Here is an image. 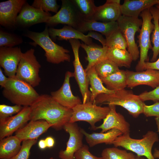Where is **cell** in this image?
<instances>
[{"label": "cell", "mask_w": 159, "mask_h": 159, "mask_svg": "<svg viewBox=\"0 0 159 159\" xmlns=\"http://www.w3.org/2000/svg\"><path fill=\"white\" fill-rule=\"evenodd\" d=\"M30 107V120H44L58 130L69 122L73 112L72 109L61 105L47 94L39 95Z\"/></svg>", "instance_id": "6da1fadb"}, {"label": "cell", "mask_w": 159, "mask_h": 159, "mask_svg": "<svg viewBox=\"0 0 159 159\" xmlns=\"http://www.w3.org/2000/svg\"><path fill=\"white\" fill-rule=\"evenodd\" d=\"M93 103L121 106L126 109L134 118L138 117L143 113L144 107L145 105L139 95H136L131 91L125 89L115 91L111 94H100L96 97Z\"/></svg>", "instance_id": "7a4b0ae2"}, {"label": "cell", "mask_w": 159, "mask_h": 159, "mask_svg": "<svg viewBox=\"0 0 159 159\" xmlns=\"http://www.w3.org/2000/svg\"><path fill=\"white\" fill-rule=\"evenodd\" d=\"M48 29L47 25L42 32L28 31L25 35L33 41L31 43L32 45H39L44 50L48 62L58 64L65 61L70 62L69 50L54 43L49 36Z\"/></svg>", "instance_id": "3957f363"}, {"label": "cell", "mask_w": 159, "mask_h": 159, "mask_svg": "<svg viewBox=\"0 0 159 159\" xmlns=\"http://www.w3.org/2000/svg\"><path fill=\"white\" fill-rule=\"evenodd\" d=\"M2 95L12 103L23 107L30 106L40 95L34 87L16 75L9 77Z\"/></svg>", "instance_id": "277c9868"}, {"label": "cell", "mask_w": 159, "mask_h": 159, "mask_svg": "<svg viewBox=\"0 0 159 159\" xmlns=\"http://www.w3.org/2000/svg\"><path fill=\"white\" fill-rule=\"evenodd\" d=\"M158 134L149 131L141 139L131 138L130 133L124 134L118 137L111 143L115 147H121L131 151L137 155L144 156L147 159H155L152 153L154 144L159 141Z\"/></svg>", "instance_id": "5b68a950"}, {"label": "cell", "mask_w": 159, "mask_h": 159, "mask_svg": "<svg viewBox=\"0 0 159 159\" xmlns=\"http://www.w3.org/2000/svg\"><path fill=\"white\" fill-rule=\"evenodd\" d=\"M72 110V115L69 122L85 121L90 125L91 130H95V123L105 118L110 108L109 106L102 107L89 101L78 105Z\"/></svg>", "instance_id": "8992f818"}, {"label": "cell", "mask_w": 159, "mask_h": 159, "mask_svg": "<svg viewBox=\"0 0 159 159\" xmlns=\"http://www.w3.org/2000/svg\"><path fill=\"white\" fill-rule=\"evenodd\" d=\"M34 49H31L22 53L16 76L33 87L38 86L41 79L39 76L41 65L34 54Z\"/></svg>", "instance_id": "52a82bcc"}, {"label": "cell", "mask_w": 159, "mask_h": 159, "mask_svg": "<svg viewBox=\"0 0 159 159\" xmlns=\"http://www.w3.org/2000/svg\"><path fill=\"white\" fill-rule=\"evenodd\" d=\"M149 9L143 11L140 14L143 21L140 34L138 36L139 47L140 48V60L136 67L137 72L144 70L145 62H148V52L152 49L150 40V34L154 28V24L152 22V15Z\"/></svg>", "instance_id": "ba28073f"}, {"label": "cell", "mask_w": 159, "mask_h": 159, "mask_svg": "<svg viewBox=\"0 0 159 159\" xmlns=\"http://www.w3.org/2000/svg\"><path fill=\"white\" fill-rule=\"evenodd\" d=\"M119 28L125 37L127 45V51L131 55L133 61L139 57L140 52L135 40V35L140 32L142 20L138 18L122 15L117 21Z\"/></svg>", "instance_id": "9c48e42d"}, {"label": "cell", "mask_w": 159, "mask_h": 159, "mask_svg": "<svg viewBox=\"0 0 159 159\" xmlns=\"http://www.w3.org/2000/svg\"><path fill=\"white\" fill-rule=\"evenodd\" d=\"M62 2L60 9L46 23L50 26L62 24L77 29L82 20L76 6L72 0H62Z\"/></svg>", "instance_id": "30bf717a"}, {"label": "cell", "mask_w": 159, "mask_h": 159, "mask_svg": "<svg viewBox=\"0 0 159 159\" xmlns=\"http://www.w3.org/2000/svg\"><path fill=\"white\" fill-rule=\"evenodd\" d=\"M73 52L74 59L73 64L74 69V77L78 85L82 96V103L90 101L91 92L89 90V80L87 73L80 61L79 56V49L81 44L78 39L69 40Z\"/></svg>", "instance_id": "8fae6325"}, {"label": "cell", "mask_w": 159, "mask_h": 159, "mask_svg": "<svg viewBox=\"0 0 159 159\" xmlns=\"http://www.w3.org/2000/svg\"><path fill=\"white\" fill-rule=\"evenodd\" d=\"M63 129L69 134V138L66 149L59 152V157L61 159H75V153L83 145L82 140L84 135L76 122L67 123Z\"/></svg>", "instance_id": "7c38bea8"}, {"label": "cell", "mask_w": 159, "mask_h": 159, "mask_svg": "<svg viewBox=\"0 0 159 159\" xmlns=\"http://www.w3.org/2000/svg\"><path fill=\"white\" fill-rule=\"evenodd\" d=\"M30 106H24L17 114L0 121V140L11 136L30 120Z\"/></svg>", "instance_id": "4fadbf2b"}, {"label": "cell", "mask_w": 159, "mask_h": 159, "mask_svg": "<svg viewBox=\"0 0 159 159\" xmlns=\"http://www.w3.org/2000/svg\"><path fill=\"white\" fill-rule=\"evenodd\" d=\"M73 77V73L67 71L61 87L57 90L51 92V96L54 100L63 106L72 109L82 103L80 98L74 95L72 92L70 80Z\"/></svg>", "instance_id": "5bb4252c"}, {"label": "cell", "mask_w": 159, "mask_h": 159, "mask_svg": "<svg viewBox=\"0 0 159 159\" xmlns=\"http://www.w3.org/2000/svg\"><path fill=\"white\" fill-rule=\"evenodd\" d=\"M22 53L17 47L0 48V66L8 77L16 75Z\"/></svg>", "instance_id": "9a60e30c"}, {"label": "cell", "mask_w": 159, "mask_h": 159, "mask_svg": "<svg viewBox=\"0 0 159 159\" xmlns=\"http://www.w3.org/2000/svg\"><path fill=\"white\" fill-rule=\"evenodd\" d=\"M126 71L128 87L145 85L154 88L159 85V71L147 69L140 72Z\"/></svg>", "instance_id": "2e32d148"}, {"label": "cell", "mask_w": 159, "mask_h": 159, "mask_svg": "<svg viewBox=\"0 0 159 159\" xmlns=\"http://www.w3.org/2000/svg\"><path fill=\"white\" fill-rule=\"evenodd\" d=\"M25 0H9L0 3V24L5 27L15 26L18 14L26 3Z\"/></svg>", "instance_id": "e0dca14e"}, {"label": "cell", "mask_w": 159, "mask_h": 159, "mask_svg": "<svg viewBox=\"0 0 159 159\" xmlns=\"http://www.w3.org/2000/svg\"><path fill=\"white\" fill-rule=\"evenodd\" d=\"M52 16L49 12L37 9L26 3L23 6L17 16V24L28 26L41 23H46Z\"/></svg>", "instance_id": "ac0fdd59"}, {"label": "cell", "mask_w": 159, "mask_h": 159, "mask_svg": "<svg viewBox=\"0 0 159 159\" xmlns=\"http://www.w3.org/2000/svg\"><path fill=\"white\" fill-rule=\"evenodd\" d=\"M110 111L103 120V123L96 127L95 130L101 129L100 132L104 133L112 129H116L121 131L123 134L130 133V124L124 117L116 111V106L108 105Z\"/></svg>", "instance_id": "d6986e66"}, {"label": "cell", "mask_w": 159, "mask_h": 159, "mask_svg": "<svg viewBox=\"0 0 159 159\" xmlns=\"http://www.w3.org/2000/svg\"><path fill=\"white\" fill-rule=\"evenodd\" d=\"M120 0H107L102 5L97 6L92 20L103 22L117 21L122 15Z\"/></svg>", "instance_id": "ffe728a7"}, {"label": "cell", "mask_w": 159, "mask_h": 159, "mask_svg": "<svg viewBox=\"0 0 159 159\" xmlns=\"http://www.w3.org/2000/svg\"><path fill=\"white\" fill-rule=\"evenodd\" d=\"M52 126L43 120H31L15 133V135L22 141L36 140Z\"/></svg>", "instance_id": "44dd1931"}, {"label": "cell", "mask_w": 159, "mask_h": 159, "mask_svg": "<svg viewBox=\"0 0 159 159\" xmlns=\"http://www.w3.org/2000/svg\"><path fill=\"white\" fill-rule=\"evenodd\" d=\"M48 31L49 36L52 40L56 39L59 40L80 39L87 45L94 44L91 38L69 26L65 25L60 29L50 27L48 29Z\"/></svg>", "instance_id": "7402d4cb"}, {"label": "cell", "mask_w": 159, "mask_h": 159, "mask_svg": "<svg viewBox=\"0 0 159 159\" xmlns=\"http://www.w3.org/2000/svg\"><path fill=\"white\" fill-rule=\"evenodd\" d=\"M118 29L117 21L103 22L92 20L82 21L77 29L83 33L90 31L99 32L107 37Z\"/></svg>", "instance_id": "603a6c76"}, {"label": "cell", "mask_w": 159, "mask_h": 159, "mask_svg": "<svg viewBox=\"0 0 159 159\" xmlns=\"http://www.w3.org/2000/svg\"><path fill=\"white\" fill-rule=\"evenodd\" d=\"M158 0H125L120 5L122 15L138 18L144 10L157 4Z\"/></svg>", "instance_id": "cb8c5ba5"}, {"label": "cell", "mask_w": 159, "mask_h": 159, "mask_svg": "<svg viewBox=\"0 0 159 159\" xmlns=\"http://www.w3.org/2000/svg\"><path fill=\"white\" fill-rule=\"evenodd\" d=\"M81 130L85 137L87 143L91 147L102 143L111 144L118 137L123 134L121 131L116 129H112L104 133L91 134L87 133L83 129L81 128Z\"/></svg>", "instance_id": "d4e9b609"}, {"label": "cell", "mask_w": 159, "mask_h": 159, "mask_svg": "<svg viewBox=\"0 0 159 159\" xmlns=\"http://www.w3.org/2000/svg\"><path fill=\"white\" fill-rule=\"evenodd\" d=\"M81 47L85 50L87 55L85 57L88 62L85 69L86 72L99 62L107 58V47H101L95 43L88 45L82 43Z\"/></svg>", "instance_id": "484cf974"}, {"label": "cell", "mask_w": 159, "mask_h": 159, "mask_svg": "<svg viewBox=\"0 0 159 159\" xmlns=\"http://www.w3.org/2000/svg\"><path fill=\"white\" fill-rule=\"evenodd\" d=\"M21 142L15 135L1 140L0 159H9L16 155L21 149Z\"/></svg>", "instance_id": "4316f807"}, {"label": "cell", "mask_w": 159, "mask_h": 159, "mask_svg": "<svg viewBox=\"0 0 159 159\" xmlns=\"http://www.w3.org/2000/svg\"><path fill=\"white\" fill-rule=\"evenodd\" d=\"M86 72L90 86V102L93 103L96 97L100 94H109L114 92L115 91L109 90L104 86L102 80L97 74L94 66Z\"/></svg>", "instance_id": "83f0119b"}, {"label": "cell", "mask_w": 159, "mask_h": 159, "mask_svg": "<svg viewBox=\"0 0 159 159\" xmlns=\"http://www.w3.org/2000/svg\"><path fill=\"white\" fill-rule=\"evenodd\" d=\"M107 57L118 67L130 68L133 61L131 55L127 50L115 48H108Z\"/></svg>", "instance_id": "f1b7e54d"}, {"label": "cell", "mask_w": 159, "mask_h": 159, "mask_svg": "<svg viewBox=\"0 0 159 159\" xmlns=\"http://www.w3.org/2000/svg\"><path fill=\"white\" fill-rule=\"evenodd\" d=\"M106 88L110 90L116 91L127 87L126 71L120 69L116 72L105 78H101Z\"/></svg>", "instance_id": "f546056e"}, {"label": "cell", "mask_w": 159, "mask_h": 159, "mask_svg": "<svg viewBox=\"0 0 159 159\" xmlns=\"http://www.w3.org/2000/svg\"><path fill=\"white\" fill-rule=\"evenodd\" d=\"M153 19L154 28L151 36L153 46L152 49L153 55L151 61L154 62L157 60L159 54V9L153 6L150 9Z\"/></svg>", "instance_id": "4dcf8cb0"}, {"label": "cell", "mask_w": 159, "mask_h": 159, "mask_svg": "<svg viewBox=\"0 0 159 159\" xmlns=\"http://www.w3.org/2000/svg\"><path fill=\"white\" fill-rule=\"evenodd\" d=\"M83 20H92L97 6L93 0H72Z\"/></svg>", "instance_id": "1f68e13d"}, {"label": "cell", "mask_w": 159, "mask_h": 159, "mask_svg": "<svg viewBox=\"0 0 159 159\" xmlns=\"http://www.w3.org/2000/svg\"><path fill=\"white\" fill-rule=\"evenodd\" d=\"M94 67L100 79L106 77L120 70L115 64L107 58L99 62Z\"/></svg>", "instance_id": "d6a6232c"}, {"label": "cell", "mask_w": 159, "mask_h": 159, "mask_svg": "<svg viewBox=\"0 0 159 159\" xmlns=\"http://www.w3.org/2000/svg\"><path fill=\"white\" fill-rule=\"evenodd\" d=\"M101 155L103 159H135V157L132 153L115 147L104 149Z\"/></svg>", "instance_id": "836d02e7"}, {"label": "cell", "mask_w": 159, "mask_h": 159, "mask_svg": "<svg viewBox=\"0 0 159 159\" xmlns=\"http://www.w3.org/2000/svg\"><path fill=\"white\" fill-rule=\"evenodd\" d=\"M105 39L106 46L108 48H115L124 50L127 48L126 41L119 28Z\"/></svg>", "instance_id": "e575fe53"}, {"label": "cell", "mask_w": 159, "mask_h": 159, "mask_svg": "<svg viewBox=\"0 0 159 159\" xmlns=\"http://www.w3.org/2000/svg\"><path fill=\"white\" fill-rule=\"evenodd\" d=\"M23 42L19 36L2 30L0 31V47H14Z\"/></svg>", "instance_id": "d590c367"}, {"label": "cell", "mask_w": 159, "mask_h": 159, "mask_svg": "<svg viewBox=\"0 0 159 159\" xmlns=\"http://www.w3.org/2000/svg\"><path fill=\"white\" fill-rule=\"evenodd\" d=\"M32 6L46 12L52 11L56 13L59 7L56 0H34Z\"/></svg>", "instance_id": "8d00e7d4"}, {"label": "cell", "mask_w": 159, "mask_h": 159, "mask_svg": "<svg viewBox=\"0 0 159 159\" xmlns=\"http://www.w3.org/2000/svg\"><path fill=\"white\" fill-rule=\"evenodd\" d=\"M37 141V139L23 141L21 148L18 153L9 159H28L30 155V150Z\"/></svg>", "instance_id": "74e56055"}, {"label": "cell", "mask_w": 159, "mask_h": 159, "mask_svg": "<svg viewBox=\"0 0 159 159\" xmlns=\"http://www.w3.org/2000/svg\"><path fill=\"white\" fill-rule=\"evenodd\" d=\"M23 107V106L16 105L12 106L4 104L0 105V121L17 114Z\"/></svg>", "instance_id": "f35d334b"}, {"label": "cell", "mask_w": 159, "mask_h": 159, "mask_svg": "<svg viewBox=\"0 0 159 159\" xmlns=\"http://www.w3.org/2000/svg\"><path fill=\"white\" fill-rule=\"evenodd\" d=\"M75 159H103L102 157H97L92 155L89 150L88 146L83 145L82 147L74 154Z\"/></svg>", "instance_id": "ab89813d"}, {"label": "cell", "mask_w": 159, "mask_h": 159, "mask_svg": "<svg viewBox=\"0 0 159 159\" xmlns=\"http://www.w3.org/2000/svg\"><path fill=\"white\" fill-rule=\"evenodd\" d=\"M141 100L144 102L152 100L155 102L159 101V85L153 90L149 92H145L139 95Z\"/></svg>", "instance_id": "60d3db41"}, {"label": "cell", "mask_w": 159, "mask_h": 159, "mask_svg": "<svg viewBox=\"0 0 159 159\" xmlns=\"http://www.w3.org/2000/svg\"><path fill=\"white\" fill-rule=\"evenodd\" d=\"M143 113L147 117L154 116L159 118V102L150 105H145Z\"/></svg>", "instance_id": "b9f144b4"}, {"label": "cell", "mask_w": 159, "mask_h": 159, "mask_svg": "<svg viewBox=\"0 0 159 159\" xmlns=\"http://www.w3.org/2000/svg\"><path fill=\"white\" fill-rule=\"evenodd\" d=\"M87 36L98 41L102 45L103 47H106V40L100 34L94 31L88 32Z\"/></svg>", "instance_id": "7bdbcfd3"}, {"label": "cell", "mask_w": 159, "mask_h": 159, "mask_svg": "<svg viewBox=\"0 0 159 159\" xmlns=\"http://www.w3.org/2000/svg\"><path fill=\"white\" fill-rule=\"evenodd\" d=\"M147 69H152L159 71V58L154 62H145L144 70Z\"/></svg>", "instance_id": "ee69618b"}, {"label": "cell", "mask_w": 159, "mask_h": 159, "mask_svg": "<svg viewBox=\"0 0 159 159\" xmlns=\"http://www.w3.org/2000/svg\"><path fill=\"white\" fill-rule=\"evenodd\" d=\"M9 77H6L4 74L3 71L0 67V85L2 88H4L8 80Z\"/></svg>", "instance_id": "f6af8a7d"}, {"label": "cell", "mask_w": 159, "mask_h": 159, "mask_svg": "<svg viewBox=\"0 0 159 159\" xmlns=\"http://www.w3.org/2000/svg\"><path fill=\"white\" fill-rule=\"evenodd\" d=\"M44 140L46 144L47 148H50L54 146L55 142L54 139L52 137L48 136Z\"/></svg>", "instance_id": "bcb514c9"}, {"label": "cell", "mask_w": 159, "mask_h": 159, "mask_svg": "<svg viewBox=\"0 0 159 159\" xmlns=\"http://www.w3.org/2000/svg\"><path fill=\"white\" fill-rule=\"evenodd\" d=\"M38 145L40 149L43 150L47 148L45 140L41 139L39 140Z\"/></svg>", "instance_id": "7dc6e473"}, {"label": "cell", "mask_w": 159, "mask_h": 159, "mask_svg": "<svg viewBox=\"0 0 159 159\" xmlns=\"http://www.w3.org/2000/svg\"><path fill=\"white\" fill-rule=\"evenodd\" d=\"M153 155L155 159H159V150L156 148L155 149Z\"/></svg>", "instance_id": "c3c4849f"}, {"label": "cell", "mask_w": 159, "mask_h": 159, "mask_svg": "<svg viewBox=\"0 0 159 159\" xmlns=\"http://www.w3.org/2000/svg\"><path fill=\"white\" fill-rule=\"evenodd\" d=\"M155 120L157 126V132H159V118L155 117Z\"/></svg>", "instance_id": "681fc988"}, {"label": "cell", "mask_w": 159, "mask_h": 159, "mask_svg": "<svg viewBox=\"0 0 159 159\" xmlns=\"http://www.w3.org/2000/svg\"><path fill=\"white\" fill-rule=\"evenodd\" d=\"M135 159H145V158L143 156H138V155L135 156Z\"/></svg>", "instance_id": "f907efd6"}, {"label": "cell", "mask_w": 159, "mask_h": 159, "mask_svg": "<svg viewBox=\"0 0 159 159\" xmlns=\"http://www.w3.org/2000/svg\"><path fill=\"white\" fill-rule=\"evenodd\" d=\"M156 7H157L158 9H159V5H156Z\"/></svg>", "instance_id": "816d5d0a"}, {"label": "cell", "mask_w": 159, "mask_h": 159, "mask_svg": "<svg viewBox=\"0 0 159 159\" xmlns=\"http://www.w3.org/2000/svg\"><path fill=\"white\" fill-rule=\"evenodd\" d=\"M157 5H159V0H158V4Z\"/></svg>", "instance_id": "f5cc1de1"}, {"label": "cell", "mask_w": 159, "mask_h": 159, "mask_svg": "<svg viewBox=\"0 0 159 159\" xmlns=\"http://www.w3.org/2000/svg\"><path fill=\"white\" fill-rule=\"evenodd\" d=\"M49 159H53V158L52 157H51Z\"/></svg>", "instance_id": "db71d44e"}, {"label": "cell", "mask_w": 159, "mask_h": 159, "mask_svg": "<svg viewBox=\"0 0 159 159\" xmlns=\"http://www.w3.org/2000/svg\"></svg>", "instance_id": "11a10c76"}]
</instances>
